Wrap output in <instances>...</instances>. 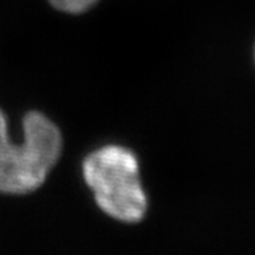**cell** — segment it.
<instances>
[{
    "label": "cell",
    "mask_w": 255,
    "mask_h": 255,
    "mask_svg": "<svg viewBox=\"0 0 255 255\" xmlns=\"http://www.w3.org/2000/svg\"><path fill=\"white\" fill-rule=\"evenodd\" d=\"M23 129L24 140L18 145L11 142L0 111V193L26 194L38 189L61 153L58 128L40 112H28Z\"/></svg>",
    "instance_id": "1"
},
{
    "label": "cell",
    "mask_w": 255,
    "mask_h": 255,
    "mask_svg": "<svg viewBox=\"0 0 255 255\" xmlns=\"http://www.w3.org/2000/svg\"><path fill=\"white\" fill-rule=\"evenodd\" d=\"M87 184L104 213L124 223L145 217L147 200L136 156L121 146H105L87 156L82 164Z\"/></svg>",
    "instance_id": "2"
},
{
    "label": "cell",
    "mask_w": 255,
    "mask_h": 255,
    "mask_svg": "<svg viewBox=\"0 0 255 255\" xmlns=\"http://www.w3.org/2000/svg\"><path fill=\"white\" fill-rule=\"evenodd\" d=\"M98 0H50V3L55 9L65 11V13H84L97 3Z\"/></svg>",
    "instance_id": "3"
},
{
    "label": "cell",
    "mask_w": 255,
    "mask_h": 255,
    "mask_svg": "<svg viewBox=\"0 0 255 255\" xmlns=\"http://www.w3.org/2000/svg\"><path fill=\"white\" fill-rule=\"evenodd\" d=\"M254 55H255V51H254Z\"/></svg>",
    "instance_id": "4"
}]
</instances>
